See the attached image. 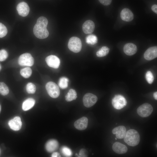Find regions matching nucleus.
I'll use <instances>...</instances> for the list:
<instances>
[{"mask_svg": "<svg viewBox=\"0 0 157 157\" xmlns=\"http://www.w3.org/2000/svg\"><path fill=\"white\" fill-rule=\"evenodd\" d=\"M48 24V20L45 17L41 16L38 18L33 29L34 34L37 38L43 39L48 36L49 32L47 28Z\"/></svg>", "mask_w": 157, "mask_h": 157, "instance_id": "nucleus-1", "label": "nucleus"}, {"mask_svg": "<svg viewBox=\"0 0 157 157\" xmlns=\"http://www.w3.org/2000/svg\"><path fill=\"white\" fill-rule=\"evenodd\" d=\"M124 141L129 145L134 147L137 145L140 141V136L138 132L133 129L128 130L124 137Z\"/></svg>", "mask_w": 157, "mask_h": 157, "instance_id": "nucleus-2", "label": "nucleus"}, {"mask_svg": "<svg viewBox=\"0 0 157 157\" xmlns=\"http://www.w3.org/2000/svg\"><path fill=\"white\" fill-rule=\"evenodd\" d=\"M82 43L81 40L76 37H72L69 40L68 47L71 51L75 53L79 52L81 50Z\"/></svg>", "mask_w": 157, "mask_h": 157, "instance_id": "nucleus-3", "label": "nucleus"}, {"mask_svg": "<svg viewBox=\"0 0 157 157\" xmlns=\"http://www.w3.org/2000/svg\"><path fill=\"white\" fill-rule=\"evenodd\" d=\"M46 88L48 94L51 97L57 98L60 94V91L58 86L55 83L50 81L46 85Z\"/></svg>", "mask_w": 157, "mask_h": 157, "instance_id": "nucleus-4", "label": "nucleus"}, {"mask_svg": "<svg viewBox=\"0 0 157 157\" xmlns=\"http://www.w3.org/2000/svg\"><path fill=\"white\" fill-rule=\"evenodd\" d=\"M153 110V108L151 104L145 103L138 108L137 113L140 117H145L149 116L152 112Z\"/></svg>", "mask_w": 157, "mask_h": 157, "instance_id": "nucleus-5", "label": "nucleus"}, {"mask_svg": "<svg viewBox=\"0 0 157 157\" xmlns=\"http://www.w3.org/2000/svg\"><path fill=\"white\" fill-rule=\"evenodd\" d=\"M18 63L22 66H31L34 63V59L30 53H25L19 57Z\"/></svg>", "mask_w": 157, "mask_h": 157, "instance_id": "nucleus-6", "label": "nucleus"}, {"mask_svg": "<svg viewBox=\"0 0 157 157\" xmlns=\"http://www.w3.org/2000/svg\"><path fill=\"white\" fill-rule=\"evenodd\" d=\"M112 104L114 108L120 110L126 105L127 102L126 99L123 96L118 94L115 95L113 99Z\"/></svg>", "mask_w": 157, "mask_h": 157, "instance_id": "nucleus-7", "label": "nucleus"}, {"mask_svg": "<svg viewBox=\"0 0 157 157\" xmlns=\"http://www.w3.org/2000/svg\"><path fill=\"white\" fill-rule=\"evenodd\" d=\"M97 100V97L95 95L91 93H87L83 96V102L84 106L87 108L93 106Z\"/></svg>", "mask_w": 157, "mask_h": 157, "instance_id": "nucleus-8", "label": "nucleus"}, {"mask_svg": "<svg viewBox=\"0 0 157 157\" xmlns=\"http://www.w3.org/2000/svg\"><path fill=\"white\" fill-rule=\"evenodd\" d=\"M46 62L49 67L57 69L59 67L60 60L56 56L51 55L47 57L45 59Z\"/></svg>", "mask_w": 157, "mask_h": 157, "instance_id": "nucleus-9", "label": "nucleus"}, {"mask_svg": "<svg viewBox=\"0 0 157 157\" xmlns=\"http://www.w3.org/2000/svg\"><path fill=\"white\" fill-rule=\"evenodd\" d=\"M19 14L23 17L27 16L29 12V7L28 4L24 2L19 3L17 6Z\"/></svg>", "mask_w": 157, "mask_h": 157, "instance_id": "nucleus-10", "label": "nucleus"}, {"mask_svg": "<svg viewBox=\"0 0 157 157\" xmlns=\"http://www.w3.org/2000/svg\"><path fill=\"white\" fill-rule=\"evenodd\" d=\"M22 124L21 118L18 116L14 117L8 122V124L10 128L15 131L19 130L22 127Z\"/></svg>", "mask_w": 157, "mask_h": 157, "instance_id": "nucleus-11", "label": "nucleus"}, {"mask_svg": "<svg viewBox=\"0 0 157 157\" xmlns=\"http://www.w3.org/2000/svg\"><path fill=\"white\" fill-rule=\"evenodd\" d=\"M144 58L146 60H150L157 57V47L154 46L148 48L144 53Z\"/></svg>", "mask_w": 157, "mask_h": 157, "instance_id": "nucleus-12", "label": "nucleus"}, {"mask_svg": "<svg viewBox=\"0 0 157 157\" xmlns=\"http://www.w3.org/2000/svg\"><path fill=\"white\" fill-rule=\"evenodd\" d=\"M88 119L85 117H83L76 120L74 123L75 127L78 130H83L85 129L87 127Z\"/></svg>", "mask_w": 157, "mask_h": 157, "instance_id": "nucleus-13", "label": "nucleus"}, {"mask_svg": "<svg viewBox=\"0 0 157 157\" xmlns=\"http://www.w3.org/2000/svg\"><path fill=\"white\" fill-rule=\"evenodd\" d=\"M95 25L94 22L91 20H87L84 22L82 26L83 32L86 34H90L94 30Z\"/></svg>", "mask_w": 157, "mask_h": 157, "instance_id": "nucleus-14", "label": "nucleus"}, {"mask_svg": "<svg viewBox=\"0 0 157 157\" xmlns=\"http://www.w3.org/2000/svg\"><path fill=\"white\" fill-rule=\"evenodd\" d=\"M112 149L115 152L119 154H125L128 150L126 146L118 142H116L113 144Z\"/></svg>", "mask_w": 157, "mask_h": 157, "instance_id": "nucleus-15", "label": "nucleus"}, {"mask_svg": "<svg viewBox=\"0 0 157 157\" xmlns=\"http://www.w3.org/2000/svg\"><path fill=\"white\" fill-rule=\"evenodd\" d=\"M120 17L123 20L129 22L133 19L134 15L130 10L127 8H124L121 12Z\"/></svg>", "mask_w": 157, "mask_h": 157, "instance_id": "nucleus-16", "label": "nucleus"}, {"mask_svg": "<svg viewBox=\"0 0 157 157\" xmlns=\"http://www.w3.org/2000/svg\"><path fill=\"white\" fill-rule=\"evenodd\" d=\"M124 53L128 56H132L135 54L137 51V48L136 46L131 43L126 44L123 48Z\"/></svg>", "mask_w": 157, "mask_h": 157, "instance_id": "nucleus-17", "label": "nucleus"}, {"mask_svg": "<svg viewBox=\"0 0 157 157\" xmlns=\"http://www.w3.org/2000/svg\"><path fill=\"white\" fill-rule=\"evenodd\" d=\"M112 132L113 134L116 135L117 138L121 139L124 138L126 133V129L124 126H120L114 128Z\"/></svg>", "mask_w": 157, "mask_h": 157, "instance_id": "nucleus-18", "label": "nucleus"}, {"mask_svg": "<svg viewBox=\"0 0 157 157\" xmlns=\"http://www.w3.org/2000/svg\"><path fill=\"white\" fill-rule=\"evenodd\" d=\"M58 142L55 140L51 139L48 141L46 143L45 148L49 152H52L56 150L58 147Z\"/></svg>", "mask_w": 157, "mask_h": 157, "instance_id": "nucleus-19", "label": "nucleus"}, {"mask_svg": "<svg viewBox=\"0 0 157 157\" xmlns=\"http://www.w3.org/2000/svg\"><path fill=\"white\" fill-rule=\"evenodd\" d=\"M35 103V100L32 98H29L26 99L23 102L22 108L24 111L28 110L34 106Z\"/></svg>", "mask_w": 157, "mask_h": 157, "instance_id": "nucleus-20", "label": "nucleus"}, {"mask_svg": "<svg viewBox=\"0 0 157 157\" xmlns=\"http://www.w3.org/2000/svg\"><path fill=\"white\" fill-rule=\"evenodd\" d=\"M77 97V94L75 90L70 89L65 96L67 101H70L76 99Z\"/></svg>", "mask_w": 157, "mask_h": 157, "instance_id": "nucleus-21", "label": "nucleus"}, {"mask_svg": "<svg viewBox=\"0 0 157 157\" xmlns=\"http://www.w3.org/2000/svg\"><path fill=\"white\" fill-rule=\"evenodd\" d=\"M109 49L107 47L104 46L96 52V55L98 57H103L107 55L109 51Z\"/></svg>", "mask_w": 157, "mask_h": 157, "instance_id": "nucleus-22", "label": "nucleus"}, {"mask_svg": "<svg viewBox=\"0 0 157 157\" xmlns=\"http://www.w3.org/2000/svg\"><path fill=\"white\" fill-rule=\"evenodd\" d=\"M97 38L95 35L93 34L89 35L86 38V42L89 44L94 45L97 42Z\"/></svg>", "mask_w": 157, "mask_h": 157, "instance_id": "nucleus-23", "label": "nucleus"}, {"mask_svg": "<svg viewBox=\"0 0 157 157\" xmlns=\"http://www.w3.org/2000/svg\"><path fill=\"white\" fill-rule=\"evenodd\" d=\"M32 71L29 67H26L22 69L20 72L21 75L25 78L29 77L31 75Z\"/></svg>", "mask_w": 157, "mask_h": 157, "instance_id": "nucleus-24", "label": "nucleus"}, {"mask_svg": "<svg viewBox=\"0 0 157 157\" xmlns=\"http://www.w3.org/2000/svg\"><path fill=\"white\" fill-rule=\"evenodd\" d=\"M68 79L65 77H63L60 78L59 81L58 85L62 89H64L68 87Z\"/></svg>", "mask_w": 157, "mask_h": 157, "instance_id": "nucleus-25", "label": "nucleus"}, {"mask_svg": "<svg viewBox=\"0 0 157 157\" xmlns=\"http://www.w3.org/2000/svg\"><path fill=\"white\" fill-rule=\"evenodd\" d=\"M9 92V89L7 85L3 82H0V94L3 95H7Z\"/></svg>", "mask_w": 157, "mask_h": 157, "instance_id": "nucleus-26", "label": "nucleus"}, {"mask_svg": "<svg viewBox=\"0 0 157 157\" xmlns=\"http://www.w3.org/2000/svg\"><path fill=\"white\" fill-rule=\"evenodd\" d=\"M26 91L28 93L33 94L36 91L35 85L32 83H28L26 86Z\"/></svg>", "mask_w": 157, "mask_h": 157, "instance_id": "nucleus-27", "label": "nucleus"}, {"mask_svg": "<svg viewBox=\"0 0 157 157\" xmlns=\"http://www.w3.org/2000/svg\"><path fill=\"white\" fill-rule=\"evenodd\" d=\"M61 151L63 154L66 157L71 156L72 155L71 150L65 146H63L61 149Z\"/></svg>", "mask_w": 157, "mask_h": 157, "instance_id": "nucleus-28", "label": "nucleus"}, {"mask_svg": "<svg viewBox=\"0 0 157 157\" xmlns=\"http://www.w3.org/2000/svg\"><path fill=\"white\" fill-rule=\"evenodd\" d=\"M7 32L8 31L6 26L2 23H0V38L5 36Z\"/></svg>", "mask_w": 157, "mask_h": 157, "instance_id": "nucleus-29", "label": "nucleus"}, {"mask_svg": "<svg viewBox=\"0 0 157 157\" xmlns=\"http://www.w3.org/2000/svg\"><path fill=\"white\" fill-rule=\"evenodd\" d=\"M145 78L148 83L151 84L153 82L154 78L152 73L150 71H148L145 74Z\"/></svg>", "mask_w": 157, "mask_h": 157, "instance_id": "nucleus-30", "label": "nucleus"}, {"mask_svg": "<svg viewBox=\"0 0 157 157\" xmlns=\"http://www.w3.org/2000/svg\"><path fill=\"white\" fill-rule=\"evenodd\" d=\"M8 56L7 51L4 49L0 50V61H2L5 60Z\"/></svg>", "mask_w": 157, "mask_h": 157, "instance_id": "nucleus-31", "label": "nucleus"}, {"mask_svg": "<svg viewBox=\"0 0 157 157\" xmlns=\"http://www.w3.org/2000/svg\"><path fill=\"white\" fill-rule=\"evenodd\" d=\"M99 2L104 6H108L110 4L112 0H98Z\"/></svg>", "mask_w": 157, "mask_h": 157, "instance_id": "nucleus-32", "label": "nucleus"}, {"mask_svg": "<svg viewBox=\"0 0 157 157\" xmlns=\"http://www.w3.org/2000/svg\"><path fill=\"white\" fill-rule=\"evenodd\" d=\"M152 10L155 13H157V5L156 4L153 5L151 7Z\"/></svg>", "mask_w": 157, "mask_h": 157, "instance_id": "nucleus-33", "label": "nucleus"}, {"mask_svg": "<svg viewBox=\"0 0 157 157\" xmlns=\"http://www.w3.org/2000/svg\"><path fill=\"white\" fill-rule=\"evenodd\" d=\"M80 156L85 157V150L84 149H81L79 153Z\"/></svg>", "mask_w": 157, "mask_h": 157, "instance_id": "nucleus-34", "label": "nucleus"}, {"mask_svg": "<svg viewBox=\"0 0 157 157\" xmlns=\"http://www.w3.org/2000/svg\"><path fill=\"white\" fill-rule=\"evenodd\" d=\"M51 157H61L60 154L58 152H54L53 153Z\"/></svg>", "mask_w": 157, "mask_h": 157, "instance_id": "nucleus-35", "label": "nucleus"}, {"mask_svg": "<svg viewBox=\"0 0 157 157\" xmlns=\"http://www.w3.org/2000/svg\"><path fill=\"white\" fill-rule=\"evenodd\" d=\"M153 97L154 98L156 99H157V92H156L153 94Z\"/></svg>", "mask_w": 157, "mask_h": 157, "instance_id": "nucleus-36", "label": "nucleus"}, {"mask_svg": "<svg viewBox=\"0 0 157 157\" xmlns=\"http://www.w3.org/2000/svg\"><path fill=\"white\" fill-rule=\"evenodd\" d=\"M1 110V105H0V112Z\"/></svg>", "mask_w": 157, "mask_h": 157, "instance_id": "nucleus-37", "label": "nucleus"}, {"mask_svg": "<svg viewBox=\"0 0 157 157\" xmlns=\"http://www.w3.org/2000/svg\"><path fill=\"white\" fill-rule=\"evenodd\" d=\"M1 66L0 65V70L1 69Z\"/></svg>", "mask_w": 157, "mask_h": 157, "instance_id": "nucleus-38", "label": "nucleus"}, {"mask_svg": "<svg viewBox=\"0 0 157 157\" xmlns=\"http://www.w3.org/2000/svg\"><path fill=\"white\" fill-rule=\"evenodd\" d=\"M115 139L116 140H117V138H115Z\"/></svg>", "mask_w": 157, "mask_h": 157, "instance_id": "nucleus-39", "label": "nucleus"}]
</instances>
